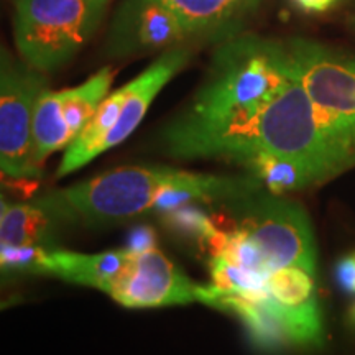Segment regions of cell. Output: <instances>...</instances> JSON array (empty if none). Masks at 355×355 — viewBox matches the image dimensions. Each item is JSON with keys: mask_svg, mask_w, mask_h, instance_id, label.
<instances>
[{"mask_svg": "<svg viewBox=\"0 0 355 355\" xmlns=\"http://www.w3.org/2000/svg\"><path fill=\"white\" fill-rule=\"evenodd\" d=\"M176 159H219L245 173L265 158L300 163L324 183L355 163L301 84L288 42L241 33L217 44L189 104L159 132Z\"/></svg>", "mask_w": 355, "mask_h": 355, "instance_id": "cell-1", "label": "cell"}, {"mask_svg": "<svg viewBox=\"0 0 355 355\" xmlns=\"http://www.w3.org/2000/svg\"><path fill=\"white\" fill-rule=\"evenodd\" d=\"M259 178L173 166H121L37 198L63 225L119 224L148 212L170 214L193 202L229 206L263 193Z\"/></svg>", "mask_w": 355, "mask_h": 355, "instance_id": "cell-2", "label": "cell"}, {"mask_svg": "<svg viewBox=\"0 0 355 355\" xmlns=\"http://www.w3.org/2000/svg\"><path fill=\"white\" fill-rule=\"evenodd\" d=\"M261 0H123L105 42L110 58H128L178 44L222 43L243 33Z\"/></svg>", "mask_w": 355, "mask_h": 355, "instance_id": "cell-3", "label": "cell"}, {"mask_svg": "<svg viewBox=\"0 0 355 355\" xmlns=\"http://www.w3.org/2000/svg\"><path fill=\"white\" fill-rule=\"evenodd\" d=\"M107 7L102 0H15L17 51L44 74L63 68L94 37Z\"/></svg>", "mask_w": 355, "mask_h": 355, "instance_id": "cell-4", "label": "cell"}, {"mask_svg": "<svg viewBox=\"0 0 355 355\" xmlns=\"http://www.w3.org/2000/svg\"><path fill=\"white\" fill-rule=\"evenodd\" d=\"M48 89L44 73L17 60L2 48L0 55V170L10 180H35L33 121L40 97Z\"/></svg>", "mask_w": 355, "mask_h": 355, "instance_id": "cell-5", "label": "cell"}, {"mask_svg": "<svg viewBox=\"0 0 355 355\" xmlns=\"http://www.w3.org/2000/svg\"><path fill=\"white\" fill-rule=\"evenodd\" d=\"M301 84L332 137L355 158V58L308 40H290Z\"/></svg>", "mask_w": 355, "mask_h": 355, "instance_id": "cell-6", "label": "cell"}, {"mask_svg": "<svg viewBox=\"0 0 355 355\" xmlns=\"http://www.w3.org/2000/svg\"><path fill=\"white\" fill-rule=\"evenodd\" d=\"M229 207L235 214V229L255 243L270 265L316 272V245L309 219L300 204L263 191Z\"/></svg>", "mask_w": 355, "mask_h": 355, "instance_id": "cell-7", "label": "cell"}, {"mask_svg": "<svg viewBox=\"0 0 355 355\" xmlns=\"http://www.w3.org/2000/svg\"><path fill=\"white\" fill-rule=\"evenodd\" d=\"M114 76L112 68H102L76 87L43 92L33 121L35 165L40 171L53 153L66 150L81 135L109 96Z\"/></svg>", "mask_w": 355, "mask_h": 355, "instance_id": "cell-8", "label": "cell"}, {"mask_svg": "<svg viewBox=\"0 0 355 355\" xmlns=\"http://www.w3.org/2000/svg\"><path fill=\"white\" fill-rule=\"evenodd\" d=\"M125 308H163L199 303L201 286L194 285L158 247L130 252V261L107 293Z\"/></svg>", "mask_w": 355, "mask_h": 355, "instance_id": "cell-9", "label": "cell"}, {"mask_svg": "<svg viewBox=\"0 0 355 355\" xmlns=\"http://www.w3.org/2000/svg\"><path fill=\"white\" fill-rule=\"evenodd\" d=\"M130 261L127 248L102 254H78L63 248H43L37 275H50L64 282L107 293Z\"/></svg>", "mask_w": 355, "mask_h": 355, "instance_id": "cell-10", "label": "cell"}, {"mask_svg": "<svg viewBox=\"0 0 355 355\" xmlns=\"http://www.w3.org/2000/svg\"><path fill=\"white\" fill-rule=\"evenodd\" d=\"M63 227L50 209L38 202H0V245L58 248V234Z\"/></svg>", "mask_w": 355, "mask_h": 355, "instance_id": "cell-11", "label": "cell"}, {"mask_svg": "<svg viewBox=\"0 0 355 355\" xmlns=\"http://www.w3.org/2000/svg\"><path fill=\"white\" fill-rule=\"evenodd\" d=\"M42 247H2L0 245V263L3 272L35 273L42 254Z\"/></svg>", "mask_w": 355, "mask_h": 355, "instance_id": "cell-12", "label": "cell"}, {"mask_svg": "<svg viewBox=\"0 0 355 355\" xmlns=\"http://www.w3.org/2000/svg\"><path fill=\"white\" fill-rule=\"evenodd\" d=\"M336 279L349 295H355V255H345L336 265Z\"/></svg>", "mask_w": 355, "mask_h": 355, "instance_id": "cell-13", "label": "cell"}, {"mask_svg": "<svg viewBox=\"0 0 355 355\" xmlns=\"http://www.w3.org/2000/svg\"><path fill=\"white\" fill-rule=\"evenodd\" d=\"M157 247V237H155V232L150 227H137L133 229L130 235L127 239V245L123 248H127L128 252H144L148 250V248Z\"/></svg>", "mask_w": 355, "mask_h": 355, "instance_id": "cell-14", "label": "cell"}, {"mask_svg": "<svg viewBox=\"0 0 355 355\" xmlns=\"http://www.w3.org/2000/svg\"><path fill=\"white\" fill-rule=\"evenodd\" d=\"M336 2L337 0H293V3L304 13H324Z\"/></svg>", "mask_w": 355, "mask_h": 355, "instance_id": "cell-15", "label": "cell"}, {"mask_svg": "<svg viewBox=\"0 0 355 355\" xmlns=\"http://www.w3.org/2000/svg\"><path fill=\"white\" fill-rule=\"evenodd\" d=\"M347 321H349L350 326L355 327V303H354L352 308L349 309V314H347Z\"/></svg>", "mask_w": 355, "mask_h": 355, "instance_id": "cell-16", "label": "cell"}, {"mask_svg": "<svg viewBox=\"0 0 355 355\" xmlns=\"http://www.w3.org/2000/svg\"><path fill=\"white\" fill-rule=\"evenodd\" d=\"M102 2H105V3H110V0H102Z\"/></svg>", "mask_w": 355, "mask_h": 355, "instance_id": "cell-17", "label": "cell"}]
</instances>
